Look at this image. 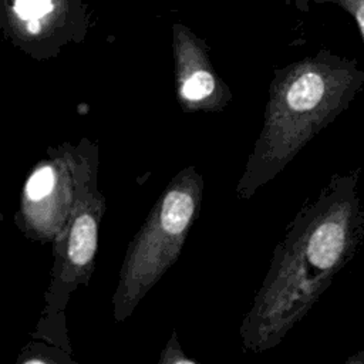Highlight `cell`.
<instances>
[{
  "instance_id": "8",
  "label": "cell",
  "mask_w": 364,
  "mask_h": 364,
  "mask_svg": "<svg viewBox=\"0 0 364 364\" xmlns=\"http://www.w3.org/2000/svg\"><path fill=\"white\" fill-rule=\"evenodd\" d=\"M161 364H196L198 361L189 355L185 354V351L182 350L179 340H178V333L176 330L172 331L165 348L161 353V358H159Z\"/></svg>"
},
{
  "instance_id": "6",
  "label": "cell",
  "mask_w": 364,
  "mask_h": 364,
  "mask_svg": "<svg viewBox=\"0 0 364 364\" xmlns=\"http://www.w3.org/2000/svg\"><path fill=\"white\" fill-rule=\"evenodd\" d=\"M98 242V228L91 215H80L75 218L70 239H68V259L77 264L82 266L92 260Z\"/></svg>"
},
{
  "instance_id": "4",
  "label": "cell",
  "mask_w": 364,
  "mask_h": 364,
  "mask_svg": "<svg viewBox=\"0 0 364 364\" xmlns=\"http://www.w3.org/2000/svg\"><path fill=\"white\" fill-rule=\"evenodd\" d=\"M175 63V94L183 114H215L223 111L233 94L216 73L206 43L189 27H172Z\"/></svg>"
},
{
  "instance_id": "10",
  "label": "cell",
  "mask_w": 364,
  "mask_h": 364,
  "mask_svg": "<svg viewBox=\"0 0 364 364\" xmlns=\"http://www.w3.org/2000/svg\"><path fill=\"white\" fill-rule=\"evenodd\" d=\"M347 364H364V351H358L347 358Z\"/></svg>"
},
{
  "instance_id": "7",
  "label": "cell",
  "mask_w": 364,
  "mask_h": 364,
  "mask_svg": "<svg viewBox=\"0 0 364 364\" xmlns=\"http://www.w3.org/2000/svg\"><path fill=\"white\" fill-rule=\"evenodd\" d=\"M55 185V175L51 166H41L31 173L26 183V196L30 200H41L51 193Z\"/></svg>"
},
{
  "instance_id": "9",
  "label": "cell",
  "mask_w": 364,
  "mask_h": 364,
  "mask_svg": "<svg viewBox=\"0 0 364 364\" xmlns=\"http://www.w3.org/2000/svg\"><path fill=\"white\" fill-rule=\"evenodd\" d=\"M334 1H337L346 11H348L354 17L364 41V0H334Z\"/></svg>"
},
{
  "instance_id": "5",
  "label": "cell",
  "mask_w": 364,
  "mask_h": 364,
  "mask_svg": "<svg viewBox=\"0 0 364 364\" xmlns=\"http://www.w3.org/2000/svg\"><path fill=\"white\" fill-rule=\"evenodd\" d=\"M84 20V0H0V23L21 40L51 38Z\"/></svg>"
},
{
  "instance_id": "11",
  "label": "cell",
  "mask_w": 364,
  "mask_h": 364,
  "mask_svg": "<svg viewBox=\"0 0 364 364\" xmlns=\"http://www.w3.org/2000/svg\"><path fill=\"white\" fill-rule=\"evenodd\" d=\"M317 1H334V0H317Z\"/></svg>"
},
{
  "instance_id": "3",
  "label": "cell",
  "mask_w": 364,
  "mask_h": 364,
  "mask_svg": "<svg viewBox=\"0 0 364 364\" xmlns=\"http://www.w3.org/2000/svg\"><path fill=\"white\" fill-rule=\"evenodd\" d=\"M203 188L202 173L189 165L171 179L156 200L129 250L121 289L124 313L131 311L178 260L199 218Z\"/></svg>"
},
{
  "instance_id": "2",
  "label": "cell",
  "mask_w": 364,
  "mask_h": 364,
  "mask_svg": "<svg viewBox=\"0 0 364 364\" xmlns=\"http://www.w3.org/2000/svg\"><path fill=\"white\" fill-rule=\"evenodd\" d=\"M364 85L357 60L320 50L274 70L263 124L235 186L250 199L354 101Z\"/></svg>"
},
{
  "instance_id": "1",
  "label": "cell",
  "mask_w": 364,
  "mask_h": 364,
  "mask_svg": "<svg viewBox=\"0 0 364 364\" xmlns=\"http://www.w3.org/2000/svg\"><path fill=\"white\" fill-rule=\"evenodd\" d=\"M361 173V166L331 173L287 223L243 314L239 327L243 351L277 347L360 252L364 243Z\"/></svg>"
}]
</instances>
